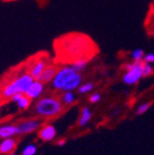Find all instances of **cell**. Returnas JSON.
Here are the masks:
<instances>
[{
  "label": "cell",
  "instance_id": "1",
  "mask_svg": "<svg viewBox=\"0 0 154 155\" xmlns=\"http://www.w3.org/2000/svg\"><path fill=\"white\" fill-rule=\"evenodd\" d=\"M35 79L29 72H24L16 75L12 81L5 85L1 90V97L5 99H11L15 94H25L28 87L32 83Z\"/></svg>",
  "mask_w": 154,
  "mask_h": 155
},
{
  "label": "cell",
  "instance_id": "2",
  "mask_svg": "<svg viewBox=\"0 0 154 155\" xmlns=\"http://www.w3.org/2000/svg\"><path fill=\"white\" fill-rule=\"evenodd\" d=\"M37 115L42 117H54L64 111V104L56 97L46 96L39 98L34 108Z\"/></svg>",
  "mask_w": 154,
  "mask_h": 155
},
{
  "label": "cell",
  "instance_id": "3",
  "mask_svg": "<svg viewBox=\"0 0 154 155\" xmlns=\"http://www.w3.org/2000/svg\"><path fill=\"white\" fill-rule=\"evenodd\" d=\"M143 64L145 61H134L126 64L125 72L122 77V81L126 85H136L143 78Z\"/></svg>",
  "mask_w": 154,
  "mask_h": 155
},
{
  "label": "cell",
  "instance_id": "4",
  "mask_svg": "<svg viewBox=\"0 0 154 155\" xmlns=\"http://www.w3.org/2000/svg\"><path fill=\"white\" fill-rule=\"evenodd\" d=\"M75 71L72 69V67L70 65L63 66L57 69L55 75H54L53 80L51 81V85L54 90L56 91H62V88L64 87V85L68 82V81L75 74Z\"/></svg>",
  "mask_w": 154,
  "mask_h": 155
},
{
  "label": "cell",
  "instance_id": "5",
  "mask_svg": "<svg viewBox=\"0 0 154 155\" xmlns=\"http://www.w3.org/2000/svg\"><path fill=\"white\" fill-rule=\"evenodd\" d=\"M42 126V122L39 119H28L19 122L17 124L19 135H28V134L35 133L36 130H39Z\"/></svg>",
  "mask_w": 154,
  "mask_h": 155
},
{
  "label": "cell",
  "instance_id": "6",
  "mask_svg": "<svg viewBox=\"0 0 154 155\" xmlns=\"http://www.w3.org/2000/svg\"><path fill=\"white\" fill-rule=\"evenodd\" d=\"M44 90H45V84L42 83L41 81L35 79L32 84H30V86L28 87V90L26 91L25 95L28 98H30L32 100H35V99H38L39 97L43 94Z\"/></svg>",
  "mask_w": 154,
  "mask_h": 155
},
{
  "label": "cell",
  "instance_id": "7",
  "mask_svg": "<svg viewBox=\"0 0 154 155\" xmlns=\"http://www.w3.org/2000/svg\"><path fill=\"white\" fill-rule=\"evenodd\" d=\"M57 131H56L55 126L52 124H46L44 126H41L39 129V138L42 141H52L56 138Z\"/></svg>",
  "mask_w": 154,
  "mask_h": 155
},
{
  "label": "cell",
  "instance_id": "8",
  "mask_svg": "<svg viewBox=\"0 0 154 155\" xmlns=\"http://www.w3.org/2000/svg\"><path fill=\"white\" fill-rule=\"evenodd\" d=\"M48 65H49L48 61H46L45 58L42 57V58H40V59H37V61H34V64L30 66L28 72L32 74V77L34 78V79H38L39 75L43 72V70L45 69Z\"/></svg>",
  "mask_w": 154,
  "mask_h": 155
},
{
  "label": "cell",
  "instance_id": "9",
  "mask_svg": "<svg viewBox=\"0 0 154 155\" xmlns=\"http://www.w3.org/2000/svg\"><path fill=\"white\" fill-rule=\"evenodd\" d=\"M18 127L14 124H5L0 125V139L14 138L15 136H18Z\"/></svg>",
  "mask_w": 154,
  "mask_h": 155
},
{
  "label": "cell",
  "instance_id": "10",
  "mask_svg": "<svg viewBox=\"0 0 154 155\" xmlns=\"http://www.w3.org/2000/svg\"><path fill=\"white\" fill-rule=\"evenodd\" d=\"M82 81H83V77H82L81 72H77L64 85L62 92H73V91L78 90V87L82 84Z\"/></svg>",
  "mask_w": 154,
  "mask_h": 155
},
{
  "label": "cell",
  "instance_id": "11",
  "mask_svg": "<svg viewBox=\"0 0 154 155\" xmlns=\"http://www.w3.org/2000/svg\"><path fill=\"white\" fill-rule=\"evenodd\" d=\"M17 148V141L14 138H5L0 142V154L7 155Z\"/></svg>",
  "mask_w": 154,
  "mask_h": 155
},
{
  "label": "cell",
  "instance_id": "12",
  "mask_svg": "<svg viewBox=\"0 0 154 155\" xmlns=\"http://www.w3.org/2000/svg\"><path fill=\"white\" fill-rule=\"evenodd\" d=\"M11 100L16 104L17 108H18L19 110H27L29 107H30L32 101V100L30 99V98H28L25 94H21V93L15 94L14 96L11 98Z\"/></svg>",
  "mask_w": 154,
  "mask_h": 155
},
{
  "label": "cell",
  "instance_id": "13",
  "mask_svg": "<svg viewBox=\"0 0 154 155\" xmlns=\"http://www.w3.org/2000/svg\"><path fill=\"white\" fill-rule=\"evenodd\" d=\"M56 71H57V68H56L55 66L48 65L45 69L43 70V72L39 75V78L37 79V80L41 81V82L44 83V84H49V83H51V81L53 80Z\"/></svg>",
  "mask_w": 154,
  "mask_h": 155
},
{
  "label": "cell",
  "instance_id": "14",
  "mask_svg": "<svg viewBox=\"0 0 154 155\" xmlns=\"http://www.w3.org/2000/svg\"><path fill=\"white\" fill-rule=\"evenodd\" d=\"M92 119V112L89 107H83L81 111V115L79 119V126H85Z\"/></svg>",
  "mask_w": 154,
  "mask_h": 155
},
{
  "label": "cell",
  "instance_id": "15",
  "mask_svg": "<svg viewBox=\"0 0 154 155\" xmlns=\"http://www.w3.org/2000/svg\"><path fill=\"white\" fill-rule=\"evenodd\" d=\"M70 66L72 67L75 72H82L87 67V61L85 58H78L73 63L70 64Z\"/></svg>",
  "mask_w": 154,
  "mask_h": 155
},
{
  "label": "cell",
  "instance_id": "16",
  "mask_svg": "<svg viewBox=\"0 0 154 155\" xmlns=\"http://www.w3.org/2000/svg\"><path fill=\"white\" fill-rule=\"evenodd\" d=\"M60 101L63 102L64 106H71L75 101V95L73 92H63Z\"/></svg>",
  "mask_w": 154,
  "mask_h": 155
},
{
  "label": "cell",
  "instance_id": "17",
  "mask_svg": "<svg viewBox=\"0 0 154 155\" xmlns=\"http://www.w3.org/2000/svg\"><path fill=\"white\" fill-rule=\"evenodd\" d=\"M146 55V52L142 48H135L130 53V58L134 61H143V57Z\"/></svg>",
  "mask_w": 154,
  "mask_h": 155
},
{
  "label": "cell",
  "instance_id": "18",
  "mask_svg": "<svg viewBox=\"0 0 154 155\" xmlns=\"http://www.w3.org/2000/svg\"><path fill=\"white\" fill-rule=\"evenodd\" d=\"M93 88H94V84L92 82H86V83L81 84L78 87V92H79L80 94H87V93L92 92Z\"/></svg>",
  "mask_w": 154,
  "mask_h": 155
},
{
  "label": "cell",
  "instance_id": "19",
  "mask_svg": "<svg viewBox=\"0 0 154 155\" xmlns=\"http://www.w3.org/2000/svg\"><path fill=\"white\" fill-rule=\"evenodd\" d=\"M37 153L36 144H27L22 151V155H35Z\"/></svg>",
  "mask_w": 154,
  "mask_h": 155
},
{
  "label": "cell",
  "instance_id": "20",
  "mask_svg": "<svg viewBox=\"0 0 154 155\" xmlns=\"http://www.w3.org/2000/svg\"><path fill=\"white\" fill-rule=\"evenodd\" d=\"M150 107H151V102H143V104H139L136 110V114L137 115H142V114H145L148 110L150 109Z\"/></svg>",
  "mask_w": 154,
  "mask_h": 155
},
{
  "label": "cell",
  "instance_id": "21",
  "mask_svg": "<svg viewBox=\"0 0 154 155\" xmlns=\"http://www.w3.org/2000/svg\"><path fill=\"white\" fill-rule=\"evenodd\" d=\"M154 72V68L152 66V64H149V63H146L143 64V77H150L152 75Z\"/></svg>",
  "mask_w": 154,
  "mask_h": 155
},
{
  "label": "cell",
  "instance_id": "22",
  "mask_svg": "<svg viewBox=\"0 0 154 155\" xmlns=\"http://www.w3.org/2000/svg\"><path fill=\"white\" fill-rule=\"evenodd\" d=\"M100 99H101V95L99 93H94V94H92L89 96V102L91 104H97V102L100 101Z\"/></svg>",
  "mask_w": 154,
  "mask_h": 155
},
{
  "label": "cell",
  "instance_id": "23",
  "mask_svg": "<svg viewBox=\"0 0 154 155\" xmlns=\"http://www.w3.org/2000/svg\"><path fill=\"white\" fill-rule=\"evenodd\" d=\"M143 61L149 64H154V53L150 52V53H146L145 57H143Z\"/></svg>",
  "mask_w": 154,
  "mask_h": 155
},
{
  "label": "cell",
  "instance_id": "24",
  "mask_svg": "<svg viewBox=\"0 0 154 155\" xmlns=\"http://www.w3.org/2000/svg\"><path fill=\"white\" fill-rule=\"evenodd\" d=\"M57 144L60 145V147H63V145L66 144V140H65V139H60V140H58Z\"/></svg>",
  "mask_w": 154,
  "mask_h": 155
},
{
  "label": "cell",
  "instance_id": "25",
  "mask_svg": "<svg viewBox=\"0 0 154 155\" xmlns=\"http://www.w3.org/2000/svg\"><path fill=\"white\" fill-rule=\"evenodd\" d=\"M151 36L154 37V26L152 27V29H151Z\"/></svg>",
  "mask_w": 154,
  "mask_h": 155
},
{
  "label": "cell",
  "instance_id": "26",
  "mask_svg": "<svg viewBox=\"0 0 154 155\" xmlns=\"http://www.w3.org/2000/svg\"><path fill=\"white\" fill-rule=\"evenodd\" d=\"M7 155H16L14 152H12V153H9V154H7Z\"/></svg>",
  "mask_w": 154,
  "mask_h": 155
}]
</instances>
